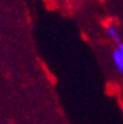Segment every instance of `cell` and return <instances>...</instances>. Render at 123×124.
Returning <instances> with one entry per match:
<instances>
[{"instance_id": "cell-2", "label": "cell", "mask_w": 123, "mask_h": 124, "mask_svg": "<svg viewBox=\"0 0 123 124\" xmlns=\"http://www.w3.org/2000/svg\"><path fill=\"white\" fill-rule=\"evenodd\" d=\"M107 34H108V36H109L111 39H113V41L114 43H118L119 41H122L121 40V35H119V33H118V29L115 28V25H108V28H107Z\"/></svg>"}, {"instance_id": "cell-1", "label": "cell", "mask_w": 123, "mask_h": 124, "mask_svg": "<svg viewBox=\"0 0 123 124\" xmlns=\"http://www.w3.org/2000/svg\"><path fill=\"white\" fill-rule=\"evenodd\" d=\"M112 60H113V63L115 65V68L118 69V71L123 75V54L119 52L118 49L113 50V53H112Z\"/></svg>"}, {"instance_id": "cell-3", "label": "cell", "mask_w": 123, "mask_h": 124, "mask_svg": "<svg viewBox=\"0 0 123 124\" xmlns=\"http://www.w3.org/2000/svg\"><path fill=\"white\" fill-rule=\"evenodd\" d=\"M117 49H118L119 52L123 54V41H119V43H118V46H117Z\"/></svg>"}]
</instances>
